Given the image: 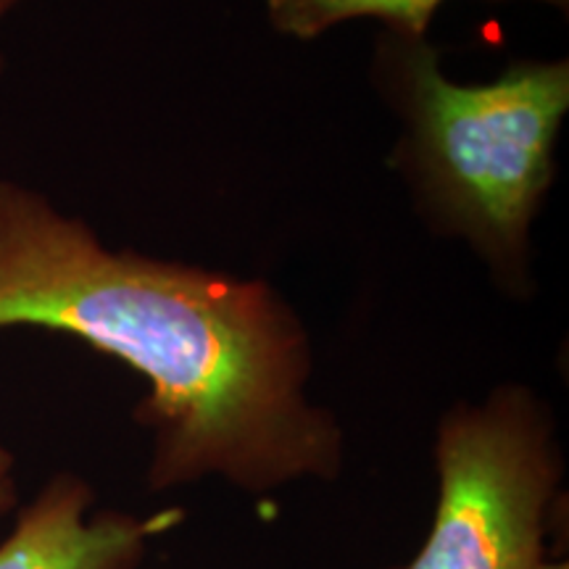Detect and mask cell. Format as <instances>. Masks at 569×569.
Here are the masks:
<instances>
[{"label":"cell","mask_w":569,"mask_h":569,"mask_svg":"<svg viewBox=\"0 0 569 569\" xmlns=\"http://www.w3.org/2000/svg\"><path fill=\"white\" fill-rule=\"evenodd\" d=\"M19 503V488L17 480L11 475V459H0V517H6L9 511L17 509Z\"/></svg>","instance_id":"obj_6"},{"label":"cell","mask_w":569,"mask_h":569,"mask_svg":"<svg viewBox=\"0 0 569 569\" xmlns=\"http://www.w3.org/2000/svg\"><path fill=\"white\" fill-rule=\"evenodd\" d=\"M92 501L96 490L80 475H53L0 540V569H140L148 543L182 522L180 509L90 515Z\"/></svg>","instance_id":"obj_4"},{"label":"cell","mask_w":569,"mask_h":569,"mask_svg":"<svg viewBox=\"0 0 569 569\" xmlns=\"http://www.w3.org/2000/svg\"><path fill=\"white\" fill-rule=\"evenodd\" d=\"M538 3H546V6H553V9H561V11H567L569 0H538Z\"/></svg>","instance_id":"obj_9"},{"label":"cell","mask_w":569,"mask_h":569,"mask_svg":"<svg viewBox=\"0 0 569 569\" xmlns=\"http://www.w3.org/2000/svg\"><path fill=\"white\" fill-rule=\"evenodd\" d=\"M375 82L401 119L393 167L432 232L459 238L511 298L532 293V224L569 111V61H511L496 80L461 84L427 38L386 32Z\"/></svg>","instance_id":"obj_2"},{"label":"cell","mask_w":569,"mask_h":569,"mask_svg":"<svg viewBox=\"0 0 569 569\" xmlns=\"http://www.w3.org/2000/svg\"><path fill=\"white\" fill-rule=\"evenodd\" d=\"M446 0H267L274 32L293 40H317L332 27L356 19H377L388 32L425 38Z\"/></svg>","instance_id":"obj_5"},{"label":"cell","mask_w":569,"mask_h":569,"mask_svg":"<svg viewBox=\"0 0 569 569\" xmlns=\"http://www.w3.org/2000/svg\"><path fill=\"white\" fill-rule=\"evenodd\" d=\"M0 71H3V51H0Z\"/></svg>","instance_id":"obj_10"},{"label":"cell","mask_w":569,"mask_h":569,"mask_svg":"<svg viewBox=\"0 0 569 569\" xmlns=\"http://www.w3.org/2000/svg\"><path fill=\"white\" fill-rule=\"evenodd\" d=\"M80 338L148 382L151 493L222 480L248 496L346 467L338 417L311 401L315 348L267 280L109 248L38 190L0 180V330Z\"/></svg>","instance_id":"obj_1"},{"label":"cell","mask_w":569,"mask_h":569,"mask_svg":"<svg viewBox=\"0 0 569 569\" xmlns=\"http://www.w3.org/2000/svg\"><path fill=\"white\" fill-rule=\"evenodd\" d=\"M536 569H569L567 561H540V565Z\"/></svg>","instance_id":"obj_7"},{"label":"cell","mask_w":569,"mask_h":569,"mask_svg":"<svg viewBox=\"0 0 569 569\" xmlns=\"http://www.w3.org/2000/svg\"><path fill=\"white\" fill-rule=\"evenodd\" d=\"M17 3H21V0H0V21L6 19V13H9Z\"/></svg>","instance_id":"obj_8"},{"label":"cell","mask_w":569,"mask_h":569,"mask_svg":"<svg viewBox=\"0 0 569 569\" xmlns=\"http://www.w3.org/2000/svg\"><path fill=\"white\" fill-rule=\"evenodd\" d=\"M438 503L407 567L536 569L557 515L565 453L557 417L536 390L498 386L440 417L432 443Z\"/></svg>","instance_id":"obj_3"}]
</instances>
